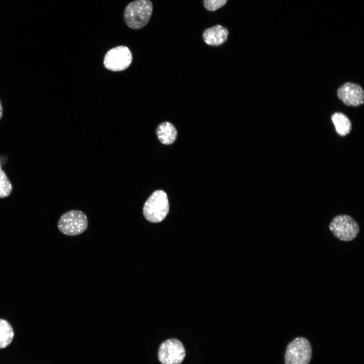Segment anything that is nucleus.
<instances>
[{
	"mask_svg": "<svg viewBox=\"0 0 364 364\" xmlns=\"http://www.w3.org/2000/svg\"><path fill=\"white\" fill-rule=\"evenodd\" d=\"M152 12L153 4L150 0H135L126 7L124 20L130 28L139 29L149 23Z\"/></svg>",
	"mask_w": 364,
	"mask_h": 364,
	"instance_id": "nucleus-1",
	"label": "nucleus"
},
{
	"mask_svg": "<svg viewBox=\"0 0 364 364\" xmlns=\"http://www.w3.org/2000/svg\"><path fill=\"white\" fill-rule=\"evenodd\" d=\"M169 209V202L166 193L156 190L148 198L143 207V215L151 222L162 221L167 216Z\"/></svg>",
	"mask_w": 364,
	"mask_h": 364,
	"instance_id": "nucleus-2",
	"label": "nucleus"
},
{
	"mask_svg": "<svg viewBox=\"0 0 364 364\" xmlns=\"http://www.w3.org/2000/svg\"><path fill=\"white\" fill-rule=\"evenodd\" d=\"M329 229L336 238L345 242L353 240L360 231L357 222L347 214L335 216L329 224Z\"/></svg>",
	"mask_w": 364,
	"mask_h": 364,
	"instance_id": "nucleus-3",
	"label": "nucleus"
},
{
	"mask_svg": "<svg viewBox=\"0 0 364 364\" xmlns=\"http://www.w3.org/2000/svg\"><path fill=\"white\" fill-rule=\"evenodd\" d=\"M312 356L310 342L303 337H297L287 345L284 359L285 364H309Z\"/></svg>",
	"mask_w": 364,
	"mask_h": 364,
	"instance_id": "nucleus-4",
	"label": "nucleus"
},
{
	"mask_svg": "<svg viewBox=\"0 0 364 364\" xmlns=\"http://www.w3.org/2000/svg\"><path fill=\"white\" fill-rule=\"evenodd\" d=\"M88 220L86 215L80 210L69 211L60 217L58 228L63 234L68 236H76L87 229Z\"/></svg>",
	"mask_w": 364,
	"mask_h": 364,
	"instance_id": "nucleus-5",
	"label": "nucleus"
},
{
	"mask_svg": "<svg viewBox=\"0 0 364 364\" xmlns=\"http://www.w3.org/2000/svg\"><path fill=\"white\" fill-rule=\"evenodd\" d=\"M185 355L184 345L176 339L164 341L158 350V359L162 364H180Z\"/></svg>",
	"mask_w": 364,
	"mask_h": 364,
	"instance_id": "nucleus-6",
	"label": "nucleus"
},
{
	"mask_svg": "<svg viewBox=\"0 0 364 364\" xmlns=\"http://www.w3.org/2000/svg\"><path fill=\"white\" fill-rule=\"evenodd\" d=\"M132 61V55L125 46H118L109 50L105 56V67L111 71H120L129 67Z\"/></svg>",
	"mask_w": 364,
	"mask_h": 364,
	"instance_id": "nucleus-7",
	"label": "nucleus"
},
{
	"mask_svg": "<svg viewBox=\"0 0 364 364\" xmlns=\"http://www.w3.org/2000/svg\"><path fill=\"white\" fill-rule=\"evenodd\" d=\"M338 98L346 105L356 107L363 103L364 92L356 83L347 82L337 90Z\"/></svg>",
	"mask_w": 364,
	"mask_h": 364,
	"instance_id": "nucleus-8",
	"label": "nucleus"
},
{
	"mask_svg": "<svg viewBox=\"0 0 364 364\" xmlns=\"http://www.w3.org/2000/svg\"><path fill=\"white\" fill-rule=\"evenodd\" d=\"M229 35L228 29L219 24L206 29L202 37L204 42L211 46H218L224 43Z\"/></svg>",
	"mask_w": 364,
	"mask_h": 364,
	"instance_id": "nucleus-9",
	"label": "nucleus"
},
{
	"mask_svg": "<svg viewBox=\"0 0 364 364\" xmlns=\"http://www.w3.org/2000/svg\"><path fill=\"white\" fill-rule=\"evenodd\" d=\"M156 134L159 141L164 145H170L176 139L177 132L174 125L169 122H164L158 125Z\"/></svg>",
	"mask_w": 364,
	"mask_h": 364,
	"instance_id": "nucleus-10",
	"label": "nucleus"
},
{
	"mask_svg": "<svg viewBox=\"0 0 364 364\" xmlns=\"http://www.w3.org/2000/svg\"><path fill=\"white\" fill-rule=\"evenodd\" d=\"M331 119L339 135L345 136L350 132L352 124L344 114L341 112L334 113L331 116Z\"/></svg>",
	"mask_w": 364,
	"mask_h": 364,
	"instance_id": "nucleus-11",
	"label": "nucleus"
},
{
	"mask_svg": "<svg viewBox=\"0 0 364 364\" xmlns=\"http://www.w3.org/2000/svg\"><path fill=\"white\" fill-rule=\"evenodd\" d=\"M14 335L11 324L6 320L0 318V348L7 347L12 342Z\"/></svg>",
	"mask_w": 364,
	"mask_h": 364,
	"instance_id": "nucleus-12",
	"label": "nucleus"
},
{
	"mask_svg": "<svg viewBox=\"0 0 364 364\" xmlns=\"http://www.w3.org/2000/svg\"><path fill=\"white\" fill-rule=\"evenodd\" d=\"M12 185L2 168L0 162V198L9 196L12 191Z\"/></svg>",
	"mask_w": 364,
	"mask_h": 364,
	"instance_id": "nucleus-13",
	"label": "nucleus"
},
{
	"mask_svg": "<svg viewBox=\"0 0 364 364\" xmlns=\"http://www.w3.org/2000/svg\"><path fill=\"white\" fill-rule=\"evenodd\" d=\"M228 0H203V5L206 9L209 11H214L225 5Z\"/></svg>",
	"mask_w": 364,
	"mask_h": 364,
	"instance_id": "nucleus-14",
	"label": "nucleus"
},
{
	"mask_svg": "<svg viewBox=\"0 0 364 364\" xmlns=\"http://www.w3.org/2000/svg\"><path fill=\"white\" fill-rule=\"evenodd\" d=\"M3 115V108L2 103L0 100V120L2 118Z\"/></svg>",
	"mask_w": 364,
	"mask_h": 364,
	"instance_id": "nucleus-15",
	"label": "nucleus"
}]
</instances>
